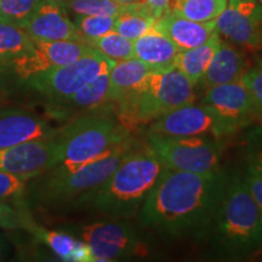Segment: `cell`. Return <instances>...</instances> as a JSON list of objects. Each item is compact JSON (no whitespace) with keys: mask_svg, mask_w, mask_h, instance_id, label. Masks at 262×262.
I'll list each match as a JSON object with an SVG mask.
<instances>
[{"mask_svg":"<svg viewBox=\"0 0 262 262\" xmlns=\"http://www.w3.org/2000/svg\"><path fill=\"white\" fill-rule=\"evenodd\" d=\"M226 183L227 176L220 170L201 173L164 168L141 206V222L172 237L204 235Z\"/></svg>","mask_w":262,"mask_h":262,"instance_id":"1","label":"cell"},{"mask_svg":"<svg viewBox=\"0 0 262 262\" xmlns=\"http://www.w3.org/2000/svg\"><path fill=\"white\" fill-rule=\"evenodd\" d=\"M165 166L148 146L131 150L110 178L78 196L77 204L119 217L137 212Z\"/></svg>","mask_w":262,"mask_h":262,"instance_id":"2","label":"cell"},{"mask_svg":"<svg viewBox=\"0 0 262 262\" xmlns=\"http://www.w3.org/2000/svg\"><path fill=\"white\" fill-rule=\"evenodd\" d=\"M205 233H211L212 245L227 257L247 256L262 247V217L244 178L227 179Z\"/></svg>","mask_w":262,"mask_h":262,"instance_id":"3","label":"cell"},{"mask_svg":"<svg viewBox=\"0 0 262 262\" xmlns=\"http://www.w3.org/2000/svg\"><path fill=\"white\" fill-rule=\"evenodd\" d=\"M113 104L80 114L57 133L58 158L54 168L74 171L91 162L102 158L130 139L126 130L111 112ZM50 170V169H49Z\"/></svg>","mask_w":262,"mask_h":262,"instance_id":"4","label":"cell"},{"mask_svg":"<svg viewBox=\"0 0 262 262\" xmlns=\"http://www.w3.org/2000/svg\"><path fill=\"white\" fill-rule=\"evenodd\" d=\"M194 85L175 67L152 70L139 90L114 104L116 116L131 133L163 114L193 103Z\"/></svg>","mask_w":262,"mask_h":262,"instance_id":"5","label":"cell"},{"mask_svg":"<svg viewBox=\"0 0 262 262\" xmlns=\"http://www.w3.org/2000/svg\"><path fill=\"white\" fill-rule=\"evenodd\" d=\"M133 139L117 146L102 158L91 162L74 171L50 169L27 182V202L41 205H61L91 191L122 164L127 155L136 148Z\"/></svg>","mask_w":262,"mask_h":262,"instance_id":"6","label":"cell"},{"mask_svg":"<svg viewBox=\"0 0 262 262\" xmlns=\"http://www.w3.org/2000/svg\"><path fill=\"white\" fill-rule=\"evenodd\" d=\"M147 146L168 169L201 173L219 170L221 148L216 140L205 135L163 136L148 134Z\"/></svg>","mask_w":262,"mask_h":262,"instance_id":"7","label":"cell"},{"mask_svg":"<svg viewBox=\"0 0 262 262\" xmlns=\"http://www.w3.org/2000/svg\"><path fill=\"white\" fill-rule=\"evenodd\" d=\"M116 62L94 49L72 63L44 71L27 79L29 86L49 101L71 96L95 78L110 72Z\"/></svg>","mask_w":262,"mask_h":262,"instance_id":"8","label":"cell"},{"mask_svg":"<svg viewBox=\"0 0 262 262\" xmlns=\"http://www.w3.org/2000/svg\"><path fill=\"white\" fill-rule=\"evenodd\" d=\"M202 104L215 117L219 137L232 135L258 119L250 95L242 80L206 89Z\"/></svg>","mask_w":262,"mask_h":262,"instance_id":"9","label":"cell"},{"mask_svg":"<svg viewBox=\"0 0 262 262\" xmlns=\"http://www.w3.org/2000/svg\"><path fill=\"white\" fill-rule=\"evenodd\" d=\"M79 234L81 241L90 247L94 261H116L147 253L146 247L126 222H95L83 226Z\"/></svg>","mask_w":262,"mask_h":262,"instance_id":"10","label":"cell"},{"mask_svg":"<svg viewBox=\"0 0 262 262\" xmlns=\"http://www.w3.org/2000/svg\"><path fill=\"white\" fill-rule=\"evenodd\" d=\"M216 31L250 51L262 49V6L255 0H227L215 19Z\"/></svg>","mask_w":262,"mask_h":262,"instance_id":"11","label":"cell"},{"mask_svg":"<svg viewBox=\"0 0 262 262\" xmlns=\"http://www.w3.org/2000/svg\"><path fill=\"white\" fill-rule=\"evenodd\" d=\"M58 158L56 136L0 149V171L31 180L54 168Z\"/></svg>","mask_w":262,"mask_h":262,"instance_id":"12","label":"cell"},{"mask_svg":"<svg viewBox=\"0 0 262 262\" xmlns=\"http://www.w3.org/2000/svg\"><path fill=\"white\" fill-rule=\"evenodd\" d=\"M33 41V50L11 64L16 74L26 80L44 71L72 63L95 49L84 40Z\"/></svg>","mask_w":262,"mask_h":262,"instance_id":"13","label":"cell"},{"mask_svg":"<svg viewBox=\"0 0 262 262\" xmlns=\"http://www.w3.org/2000/svg\"><path fill=\"white\" fill-rule=\"evenodd\" d=\"M148 134L163 136H199L211 134L219 137L215 117L203 104H186L153 120Z\"/></svg>","mask_w":262,"mask_h":262,"instance_id":"14","label":"cell"},{"mask_svg":"<svg viewBox=\"0 0 262 262\" xmlns=\"http://www.w3.org/2000/svg\"><path fill=\"white\" fill-rule=\"evenodd\" d=\"M24 29L33 40H84L63 4L56 0H40Z\"/></svg>","mask_w":262,"mask_h":262,"instance_id":"15","label":"cell"},{"mask_svg":"<svg viewBox=\"0 0 262 262\" xmlns=\"http://www.w3.org/2000/svg\"><path fill=\"white\" fill-rule=\"evenodd\" d=\"M47 120L21 108L0 111V149L34 140H45L56 136Z\"/></svg>","mask_w":262,"mask_h":262,"instance_id":"16","label":"cell"},{"mask_svg":"<svg viewBox=\"0 0 262 262\" xmlns=\"http://www.w3.org/2000/svg\"><path fill=\"white\" fill-rule=\"evenodd\" d=\"M110 72L98 75L71 96L50 101V113L60 119H67L74 114H84L110 104Z\"/></svg>","mask_w":262,"mask_h":262,"instance_id":"17","label":"cell"},{"mask_svg":"<svg viewBox=\"0 0 262 262\" xmlns=\"http://www.w3.org/2000/svg\"><path fill=\"white\" fill-rule=\"evenodd\" d=\"M155 28L166 35L182 51L204 44L216 31V25L215 19L195 22L168 11L155 22Z\"/></svg>","mask_w":262,"mask_h":262,"instance_id":"18","label":"cell"},{"mask_svg":"<svg viewBox=\"0 0 262 262\" xmlns=\"http://www.w3.org/2000/svg\"><path fill=\"white\" fill-rule=\"evenodd\" d=\"M249 68L247 55L235 45L222 41L199 83L204 89L242 80Z\"/></svg>","mask_w":262,"mask_h":262,"instance_id":"19","label":"cell"},{"mask_svg":"<svg viewBox=\"0 0 262 262\" xmlns=\"http://www.w3.org/2000/svg\"><path fill=\"white\" fill-rule=\"evenodd\" d=\"M180 49L153 26L146 34L134 40V57L149 66L152 70L175 67Z\"/></svg>","mask_w":262,"mask_h":262,"instance_id":"20","label":"cell"},{"mask_svg":"<svg viewBox=\"0 0 262 262\" xmlns=\"http://www.w3.org/2000/svg\"><path fill=\"white\" fill-rule=\"evenodd\" d=\"M152 68L139 58L116 62L110 72V103L116 104L142 86Z\"/></svg>","mask_w":262,"mask_h":262,"instance_id":"21","label":"cell"},{"mask_svg":"<svg viewBox=\"0 0 262 262\" xmlns=\"http://www.w3.org/2000/svg\"><path fill=\"white\" fill-rule=\"evenodd\" d=\"M32 234L54 251L57 257L63 261L93 262L94 256L91 249L85 242L78 241L71 234L58 231H48L37 226Z\"/></svg>","mask_w":262,"mask_h":262,"instance_id":"22","label":"cell"},{"mask_svg":"<svg viewBox=\"0 0 262 262\" xmlns=\"http://www.w3.org/2000/svg\"><path fill=\"white\" fill-rule=\"evenodd\" d=\"M220 42V33L215 31L204 44L196 48L188 49V50L180 51L175 62V68L181 71L193 83L198 84L204 77Z\"/></svg>","mask_w":262,"mask_h":262,"instance_id":"23","label":"cell"},{"mask_svg":"<svg viewBox=\"0 0 262 262\" xmlns=\"http://www.w3.org/2000/svg\"><path fill=\"white\" fill-rule=\"evenodd\" d=\"M34 48V41L24 28L0 21V66H11Z\"/></svg>","mask_w":262,"mask_h":262,"instance_id":"24","label":"cell"},{"mask_svg":"<svg viewBox=\"0 0 262 262\" xmlns=\"http://www.w3.org/2000/svg\"><path fill=\"white\" fill-rule=\"evenodd\" d=\"M227 6V0H171L170 11L195 22L214 21Z\"/></svg>","mask_w":262,"mask_h":262,"instance_id":"25","label":"cell"},{"mask_svg":"<svg viewBox=\"0 0 262 262\" xmlns=\"http://www.w3.org/2000/svg\"><path fill=\"white\" fill-rule=\"evenodd\" d=\"M88 42L114 62L134 57V40H130L114 31Z\"/></svg>","mask_w":262,"mask_h":262,"instance_id":"26","label":"cell"},{"mask_svg":"<svg viewBox=\"0 0 262 262\" xmlns=\"http://www.w3.org/2000/svg\"><path fill=\"white\" fill-rule=\"evenodd\" d=\"M62 4L74 16L106 15L117 17L129 8V4H120L116 0H66Z\"/></svg>","mask_w":262,"mask_h":262,"instance_id":"27","label":"cell"},{"mask_svg":"<svg viewBox=\"0 0 262 262\" xmlns=\"http://www.w3.org/2000/svg\"><path fill=\"white\" fill-rule=\"evenodd\" d=\"M40 0H2L0 21L25 28Z\"/></svg>","mask_w":262,"mask_h":262,"instance_id":"28","label":"cell"},{"mask_svg":"<svg viewBox=\"0 0 262 262\" xmlns=\"http://www.w3.org/2000/svg\"><path fill=\"white\" fill-rule=\"evenodd\" d=\"M73 22L84 40L89 41L113 32L116 17L106 15H75Z\"/></svg>","mask_w":262,"mask_h":262,"instance_id":"29","label":"cell"},{"mask_svg":"<svg viewBox=\"0 0 262 262\" xmlns=\"http://www.w3.org/2000/svg\"><path fill=\"white\" fill-rule=\"evenodd\" d=\"M27 180L0 171V202L29 208L27 202Z\"/></svg>","mask_w":262,"mask_h":262,"instance_id":"30","label":"cell"},{"mask_svg":"<svg viewBox=\"0 0 262 262\" xmlns=\"http://www.w3.org/2000/svg\"><path fill=\"white\" fill-rule=\"evenodd\" d=\"M37 226L29 212V208L0 202V228L25 229L32 233Z\"/></svg>","mask_w":262,"mask_h":262,"instance_id":"31","label":"cell"},{"mask_svg":"<svg viewBox=\"0 0 262 262\" xmlns=\"http://www.w3.org/2000/svg\"><path fill=\"white\" fill-rule=\"evenodd\" d=\"M242 83L250 95L258 119H262V60H258L256 64L248 68L242 77Z\"/></svg>","mask_w":262,"mask_h":262,"instance_id":"32","label":"cell"},{"mask_svg":"<svg viewBox=\"0 0 262 262\" xmlns=\"http://www.w3.org/2000/svg\"><path fill=\"white\" fill-rule=\"evenodd\" d=\"M248 164L262 171V125L256 126L247 136Z\"/></svg>","mask_w":262,"mask_h":262,"instance_id":"33","label":"cell"},{"mask_svg":"<svg viewBox=\"0 0 262 262\" xmlns=\"http://www.w3.org/2000/svg\"><path fill=\"white\" fill-rule=\"evenodd\" d=\"M244 180L247 182L249 191L253 195L255 203H256L258 210H260L262 217V171L256 166L248 164L247 173L244 175Z\"/></svg>","mask_w":262,"mask_h":262,"instance_id":"34","label":"cell"},{"mask_svg":"<svg viewBox=\"0 0 262 262\" xmlns=\"http://www.w3.org/2000/svg\"><path fill=\"white\" fill-rule=\"evenodd\" d=\"M146 4L152 10L155 17L158 19L164 14L170 11V3L171 0H145Z\"/></svg>","mask_w":262,"mask_h":262,"instance_id":"35","label":"cell"},{"mask_svg":"<svg viewBox=\"0 0 262 262\" xmlns=\"http://www.w3.org/2000/svg\"><path fill=\"white\" fill-rule=\"evenodd\" d=\"M5 251H6V248H5L4 242H3L2 239H0V260H3V258H4Z\"/></svg>","mask_w":262,"mask_h":262,"instance_id":"36","label":"cell"},{"mask_svg":"<svg viewBox=\"0 0 262 262\" xmlns=\"http://www.w3.org/2000/svg\"><path fill=\"white\" fill-rule=\"evenodd\" d=\"M116 2L120 3V4H133V3L143 2V0H116Z\"/></svg>","mask_w":262,"mask_h":262,"instance_id":"37","label":"cell"},{"mask_svg":"<svg viewBox=\"0 0 262 262\" xmlns=\"http://www.w3.org/2000/svg\"><path fill=\"white\" fill-rule=\"evenodd\" d=\"M56 2H61L62 3V2H66V0H56Z\"/></svg>","mask_w":262,"mask_h":262,"instance_id":"38","label":"cell"},{"mask_svg":"<svg viewBox=\"0 0 262 262\" xmlns=\"http://www.w3.org/2000/svg\"><path fill=\"white\" fill-rule=\"evenodd\" d=\"M258 2H260V3H261V4H262V0H258Z\"/></svg>","mask_w":262,"mask_h":262,"instance_id":"39","label":"cell"},{"mask_svg":"<svg viewBox=\"0 0 262 262\" xmlns=\"http://www.w3.org/2000/svg\"><path fill=\"white\" fill-rule=\"evenodd\" d=\"M0 3H2V0H0Z\"/></svg>","mask_w":262,"mask_h":262,"instance_id":"40","label":"cell"}]
</instances>
